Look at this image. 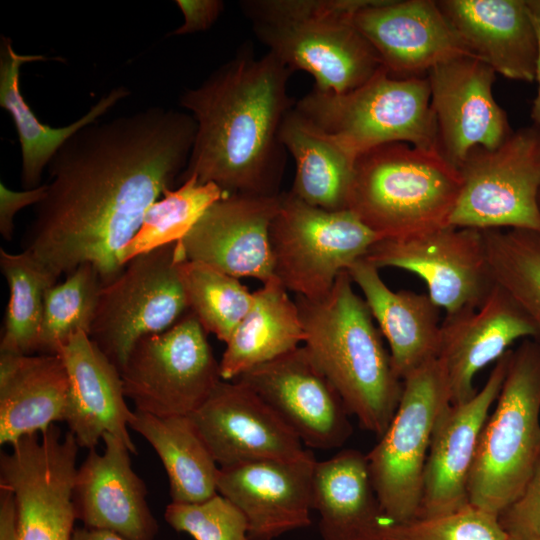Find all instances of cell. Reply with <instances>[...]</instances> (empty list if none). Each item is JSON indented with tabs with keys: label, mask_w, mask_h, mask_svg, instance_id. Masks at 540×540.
Wrapping results in <instances>:
<instances>
[{
	"label": "cell",
	"mask_w": 540,
	"mask_h": 540,
	"mask_svg": "<svg viewBox=\"0 0 540 540\" xmlns=\"http://www.w3.org/2000/svg\"><path fill=\"white\" fill-rule=\"evenodd\" d=\"M226 195L214 183L200 184L192 175L177 189L166 190L146 211L142 224L123 252V264L135 256L181 240L204 211Z\"/></svg>",
	"instance_id": "cell-37"
},
{
	"label": "cell",
	"mask_w": 540,
	"mask_h": 540,
	"mask_svg": "<svg viewBox=\"0 0 540 540\" xmlns=\"http://www.w3.org/2000/svg\"><path fill=\"white\" fill-rule=\"evenodd\" d=\"M295 108L356 158L398 142L438 149L426 76L397 78L381 67L366 83L343 94L313 88Z\"/></svg>",
	"instance_id": "cell-7"
},
{
	"label": "cell",
	"mask_w": 540,
	"mask_h": 540,
	"mask_svg": "<svg viewBox=\"0 0 540 540\" xmlns=\"http://www.w3.org/2000/svg\"><path fill=\"white\" fill-rule=\"evenodd\" d=\"M536 337L531 319L496 283L479 308L446 315L438 359L446 373L451 404L473 397L476 374L498 361L515 341Z\"/></svg>",
	"instance_id": "cell-22"
},
{
	"label": "cell",
	"mask_w": 540,
	"mask_h": 540,
	"mask_svg": "<svg viewBox=\"0 0 540 540\" xmlns=\"http://www.w3.org/2000/svg\"><path fill=\"white\" fill-rule=\"evenodd\" d=\"M347 271L388 342L393 370L401 380L438 358L440 308L428 294L391 290L381 279L379 269L364 258Z\"/></svg>",
	"instance_id": "cell-26"
},
{
	"label": "cell",
	"mask_w": 540,
	"mask_h": 540,
	"mask_svg": "<svg viewBox=\"0 0 540 540\" xmlns=\"http://www.w3.org/2000/svg\"><path fill=\"white\" fill-rule=\"evenodd\" d=\"M120 374L135 410L159 417L190 416L222 380L206 331L191 311L171 328L141 338Z\"/></svg>",
	"instance_id": "cell-11"
},
{
	"label": "cell",
	"mask_w": 540,
	"mask_h": 540,
	"mask_svg": "<svg viewBox=\"0 0 540 540\" xmlns=\"http://www.w3.org/2000/svg\"><path fill=\"white\" fill-rule=\"evenodd\" d=\"M402 381L394 416L366 454L374 489L392 524L418 516L432 434L440 414L451 404L448 380L438 358Z\"/></svg>",
	"instance_id": "cell-8"
},
{
	"label": "cell",
	"mask_w": 540,
	"mask_h": 540,
	"mask_svg": "<svg viewBox=\"0 0 540 540\" xmlns=\"http://www.w3.org/2000/svg\"><path fill=\"white\" fill-rule=\"evenodd\" d=\"M376 268L412 272L446 315L477 309L494 286L482 230L444 226L377 241L364 256Z\"/></svg>",
	"instance_id": "cell-14"
},
{
	"label": "cell",
	"mask_w": 540,
	"mask_h": 540,
	"mask_svg": "<svg viewBox=\"0 0 540 540\" xmlns=\"http://www.w3.org/2000/svg\"><path fill=\"white\" fill-rule=\"evenodd\" d=\"M184 22L171 35H185L208 30L224 10L221 0H176Z\"/></svg>",
	"instance_id": "cell-41"
},
{
	"label": "cell",
	"mask_w": 540,
	"mask_h": 540,
	"mask_svg": "<svg viewBox=\"0 0 540 540\" xmlns=\"http://www.w3.org/2000/svg\"><path fill=\"white\" fill-rule=\"evenodd\" d=\"M102 286L97 269L84 263L46 290L38 353L58 355L77 332L89 335Z\"/></svg>",
	"instance_id": "cell-36"
},
{
	"label": "cell",
	"mask_w": 540,
	"mask_h": 540,
	"mask_svg": "<svg viewBox=\"0 0 540 540\" xmlns=\"http://www.w3.org/2000/svg\"><path fill=\"white\" fill-rule=\"evenodd\" d=\"M275 278L253 292L252 304L226 343L219 362L222 380L272 361L304 342L299 309Z\"/></svg>",
	"instance_id": "cell-31"
},
{
	"label": "cell",
	"mask_w": 540,
	"mask_h": 540,
	"mask_svg": "<svg viewBox=\"0 0 540 540\" xmlns=\"http://www.w3.org/2000/svg\"><path fill=\"white\" fill-rule=\"evenodd\" d=\"M313 453L220 468L217 491L246 517L251 540H274L311 525Z\"/></svg>",
	"instance_id": "cell-21"
},
{
	"label": "cell",
	"mask_w": 540,
	"mask_h": 540,
	"mask_svg": "<svg viewBox=\"0 0 540 540\" xmlns=\"http://www.w3.org/2000/svg\"><path fill=\"white\" fill-rule=\"evenodd\" d=\"M236 379L265 401L309 448L342 447L352 433L347 407L304 346Z\"/></svg>",
	"instance_id": "cell-15"
},
{
	"label": "cell",
	"mask_w": 540,
	"mask_h": 540,
	"mask_svg": "<svg viewBox=\"0 0 540 540\" xmlns=\"http://www.w3.org/2000/svg\"><path fill=\"white\" fill-rule=\"evenodd\" d=\"M454 227L540 232V128L512 132L496 149L476 147L459 166Z\"/></svg>",
	"instance_id": "cell-12"
},
{
	"label": "cell",
	"mask_w": 540,
	"mask_h": 540,
	"mask_svg": "<svg viewBox=\"0 0 540 540\" xmlns=\"http://www.w3.org/2000/svg\"><path fill=\"white\" fill-rule=\"evenodd\" d=\"M467 53L496 74L535 81L538 39L527 0H439Z\"/></svg>",
	"instance_id": "cell-24"
},
{
	"label": "cell",
	"mask_w": 540,
	"mask_h": 540,
	"mask_svg": "<svg viewBox=\"0 0 540 540\" xmlns=\"http://www.w3.org/2000/svg\"><path fill=\"white\" fill-rule=\"evenodd\" d=\"M280 202L281 193L226 194L177 242L186 260L264 284L275 279L269 230Z\"/></svg>",
	"instance_id": "cell-17"
},
{
	"label": "cell",
	"mask_w": 540,
	"mask_h": 540,
	"mask_svg": "<svg viewBox=\"0 0 540 540\" xmlns=\"http://www.w3.org/2000/svg\"><path fill=\"white\" fill-rule=\"evenodd\" d=\"M220 468L268 459H297L309 451L249 386L220 380L189 416Z\"/></svg>",
	"instance_id": "cell-18"
},
{
	"label": "cell",
	"mask_w": 540,
	"mask_h": 540,
	"mask_svg": "<svg viewBox=\"0 0 540 540\" xmlns=\"http://www.w3.org/2000/svg\"><path fill=\"white\" fill-rule=\"evenodd\" d=\"M461 186L438 149L384 144L357 158L348 209L381 239L405 237L449 226Z\"/></svg>",
	"instance_id": "cell-5"
},
{
	"label": "cell",
	"mask_w": 540,
	"mask_h": 540,
	"mask_svg": "<svg viewBox=\"0 0 540 540\" xmlns=\"http://www.w3.org/2000/svg\"><path fill=\"white\" fill-rule=\"evenodd\" d=\"M311 493L322 540H383L392 524L380 505L366 455L358 450L316 460Z\"/></svg>",
	"instance_id": "cell-27"
},
{
	"label": "cell",
	"mask_w": 540,
	"mask_h": 540,
	"mask_svg": "<svg viewBox=\"0 0 540 540\" xmlns=\"http://www.w3.org/2000/svg\"><path fill=\"white\" fill-rule=\"evenodd\" d=\"M507 540H540V537H536V536H512V535H508Z\"/></svg>",
	"instance_id": "cell-46"
},
{
	"label": "cell",
	"mask_w": 540,
	"mask_h": 540,
	"mask_svg": "<svg viewBox=\"0 0 540 540\" xmlns=\"http://www.w3.org/2000/svg\"><path fill=\"white\" fill-rule=\"evenodd\" d=\"M195 133L190 113L161 106L81 128L47 166L23 251L55 284L84 263L111 283L147 209L185 170Z\"/></svg>",
	"instance_id": "cell-1"
},
{
	"label": "cell",
	"mask_w": 540,
	"mask_h": 540,
	"mask_svg": "<svg viewBox=\"0 0 540 540\" xmlns=\"http://www.w3.org/2000/svg\"><path fill=\"white\" fill-rule=\"evenodd\" d=\"M538 203H539V209H540V193H539V197H538Z\"/></svg>",
	"instance_id": "cell-47"
},
{
	"label": "cell",
	"mask_w": 540,
	"mask_h": 540,
	"mask_svg": "<svg viewBox=\"0 0 540 540\" xmlns=\"http://www.w3.org/2000/svg\"><path fill=\"white\" fill-rule=\"evenodd\" d=\"M269 239L275 278L298 296L319 299L381 237L349 209H322L283 192Z\"/></svg>",
	"instance_id": "cell-9"
},
{
	"label": "cell",
	"mask_w": 540,
	"mask_h": 540,
	"mask_svg": "<svg viewBox=\"0 0 540 540\" xmlns=\"http://www.w3.org/2000/svg\"><path fill=\"white\" fill-rule=\"evenodd\" d=\"M540 459V343L511 350L506 375L478 439L469 504L497 516L523 491Z\"/></svg>",
	"instance_id": "cell-6"
},
{
	"label": "cell",
	"mask_w": 540,
	"mask_h": 540,
	"mask_svg": "<svg viewBox=\"0 0 540 540\" xmlns=\"http://www.w3.org/2000/svg\"><path fill=\"white\" fill-rule=\"evenodd\" d=\"M497 515L470 504L448 514L389 524L383 540H507Z\"/></svg>",
	"instance_id": "cell-38"
},
{
	"label": "cell",
	"mask_w": 540,
	"mask_h": 540,
	"mask_svg": "<svg viewBox=\"0 0 540 540\" xmlns=\"http://www.w3.org/2000/svg\"><path fill=\"white\" fill-rule=\"evenodd\" d=\"M511 350L492 369L483 387L470 399L450 404L435 425L424 469L417 518L455 512L467 506L468 480L478 439L500 393Z\"/></svg>",
	"instance_id": "cell-20"
},
{
	"label": "cell",
	"mask_w": 540,
	"mask_h": 540,
	"mask_svg": "<svg viewBox=\"0 0 540 540\" xmlns=\"http://www.w3.org/2000/svg\"><path fill=\"white\" fill-rule=\"evenodd\" d=\"M293 71L273 53L256 57L244 46L201 84L185 90L179 104L196 122L187 166L225 194L277 195L286 149L281 124L295 101L288 94Z\"/></svg>",
	"instance_id": "cell-2"
},
{
	"label": "cell",
	"mask_w": 540,
	"mask_h": 540,
	"mask_svg": "<svg viewBox=\"0 0 540 540\" xmlns=\"http://www.w3.org/2000/svg\"><path fill=\"white\" fill-rule=\"evenodd\" d=\"M494 283L506 290L531 319L540 343V232L482 230Z\"/></svg>",
	"instance_id": "cell-34"
},
{
	"label": "cell",
	"mask_w": 540,
	"mask_h": 540,
	"mask_svg": "<svg viewBox=\"0 0 540 540\" xmlns=\"http://www.w3.org/2000/svg\"><path fill=\"white\" fill-rule=\"evenodd\" d=\"M47 59L43 55L19 54L14 50L12 39L1 36L0 106L9 112L17 130L21 147L20 180L24 190L41 185L44 168L72 135L99 120L130 94L128 88L117 86L101 97L87 113L67 126L54 128L42 123L21 93L20 69L25 63Z\"/></svg>",
	"instance_id": "cell-29"
},
{
	"label": "cell",
	"mask_w": 540,
	"mask_h": 540,
	"mask_svg": "<svg viewBox=\"0 0 540 540\" xmlns=\"http://www.w3.org/2000/svg\"><path fill=\"white\" fill-rule=\"evenodd\" d=\"M69 378L59 355L0 352V443L65 421Z\"/></svg>",
	"instance_id": "cell-28"
},
{
	"label": "cell",
	"mask_w": 540,
	"mask_h": 540,
	"mask_svg": "<svg viewBox=\"0 0 540 540\" xmlns=\"http://www.w3.org/2000/svg\"><path fill=\"white\" fill-rule=\"evenodd\" d=\"M179 274L189 311L206 332L227 343L248 312L253 292L238 278L196 261L183 260Z\"/></svg>",
	"instance_id": "cell-35"
},
{
	"label": "cell",
	"mask_w": 540,
	"mask_h": 540,
	"mask_svg": "<svg viewBox=\"0 0 540 540\" xmlns=\"http://www.w3.org/2000/svg\"><path fill=\"white\" fill-rule=\"evenodd\" d=\"M46 191V183L22 191L11 190L3 182L0 183V233L5 240L13 238L16 213L24 207L38 204L45 197Z\"/></svg>",
	"instance_id": "cell-42"
},
{
	"label": "cell",
	"mask_w": 540,
	"mask_h": 540,
	"mask_svg": "<svg viewBox=\"0 0 540 540\" xmlns=\"http://www.w3.org/2000/svg\"><path fill=\"white\" fill-rule=\"evenodd\" d=\"M164 517L174 530L194 540H251L244 514L219 493L199 503L171 502Z\"/></svg>",
	"instance_id": "cell-39"
},
{
	"label": "cell",
	"mask_w": 540,
	"mask_h": 540,
	"mask_svg": "<svg viewBox=\"0 0 540 540\" xmlns=\"http://www.w3.org/2000/svg\"><path fill=\"white\" fill-rule=\"evenodd\" d=\"M347 270L319 299L296 295L304 347L361 427L381 436L398 407L403 381Z\"/></svg>",
	"instance_id": "cell-3"
},
{
	"label": "cell",
	"mask_w": 540,
	"mask_h": 540,
	"mask_svg": "<svg viewBox=\"0 0 540 540\" xmlns=\"http://www.w3.org/2000/svg\"><path fill=\"white\" fill-rule=\"evenodd\" d=\"M369 0H245L243 14L259 41L314 89L343 94L366 83L381 61L354 24Z\"/></svg>",
	"instance_id": "cell-4"
},
{
	"label": "cell",
	"mask_w": 540,
	"mask_h": 540,
	"mask_svg": "<svg viewBox=\"0 0 540 540\" xmlns=\"http://www.w3.org/2000/svg\"><path fill=\"white\" fill-rule=\"evenodd\" d=\"M353 21L393 77L426 76L442 62L470 56L434 0H369Z\"/></svg>",
	"instance_id": "cell-19"
},
{
	"label": "cell",
	"mask_w": 540,
	"mask_h": 540,
	"mask_svg": "<svg viewBox=\"0 0 540 540\" xmlns=\"http://www.w3.org/2000/svg\"><path fill=\"white\" fill-rule=\"evenodd\" d=\"M437 125L438 149L459 168L476 147L498 148L512 133L492 87L495 71L471 56H460L427 74Z\"/></svg>",
	"instance_id": "cell-16"
},
{
	"label": "cell",
	"mask_w": 540,
	"mask_h": 540,
	"mask_svg": "<svg viewBox=\"0 0 540 540\" xmlns=\"http://www.w3.org/2000/svg\"><path fill=\"white\" fill-rule=\"evenodd\" d=\"M498 518L508 535L540 537V459L521 494Z\"/></svg>",
	"instance_id": "cell-40"
},
{
	"label": "cell",
	"mask_w": 540,
	"mask_h": 540,
	"mask_svg": "<svg viewBox=\"0 0 540 540\" xmlns=\"http://www.w3.org/2000/svg\"><path fill=\"white\" fill-rule=\"evenodd\" d=\"M78 446L54 424L0 456V486L14 495L20 540H72Z\"/></svg>",
	"instance_id": "cell-13"
},
{
	"label": "cell",
	"mask_w": 540,
	"mask_h": 540,
	"mask_svg": "<svg viewBox=\"0 0 540 540\" xmlns=\"http://www.w3.org/2000/svg\"><path fill=\"white\" fill-rule=\"evenodd\" d=\"M58 355L69 378L65 422L78 446L94 449L109 433L136 454L128 433L133 411L125 402L119 370L83 331L71 336Z\"/></svg>",
	"instance_id": "cell-25"
},
{
	"label": "cell",
	"mask_w": 540,
	"mask_h": 540,
	"mask_svg": "<svg viewBox=\"0 0 540 540\" xmlns=\"http://www.w3.org/2000/svg\"><path fill=\"white\" fill-rule=\"evenodd\" d=\"M0 540H20L13 493L0 486Z\"/></svg>",
	"instance_id": "cell-43"
},
{
	"label": "cell",
	"mask_w": 540,
	"mask_h": 540,
	"mask_svg": "<svg viewBox=\"0 0 540 540\" xmlns=\"http://www.w3.org/2000/svg\"><path fill=\"white\" fill-rule=\"evenodd\" d=\"M279 140L296 163L289 192L315 207L331 211L348 209L357 158L295 106L281 124Z\"/></svg>",
	"instance_id": "cell-30"
},
{
	"label": "cell",
	"mask_w": 540,
	"mask_h": 540,
	"mask_svg": "<svg viewBox=\"0 0 540 540\" xmlns=\"http://www.w3.org/2000/svg\"><path fill=\"white\" fill-rule=\"evenodd\" d=\"M0 268L9 287L0 352L32 355L38 351L44 295L55 283L26 251L1 248Z\"/></svg>",
	"instance_id": "cell-33"
},
{
	"label": "cell",
	"mask_w": 540,
	"mask_h": 540,
	"mask_svg": "<svg viewBox=\"0 0 540 540\" xmlns=\"http://www.w3.org/2000/svg\"><path fill=\"white\" fill-rule=\"evenodd\" d=\"M527 5L538 39V58L535 75V81L537 82L538 88L532 107V118L536 126L540 128V0H527Z\"/></svg>",
	"instance_id": "cell-44"
},
{
	"label": "cell",
	"mask_w": 540,
	"mask_h": 540,
	"mask_svg": "<svg viewBox=\"0 0 540 540\" xmlns=\"http://www.w3.org/2000/svg\"><path fill=\"white\" fill-rule=\"evenodd\" d=\"M105 448L90 449L77 468L73 502L83 526L112 531L127 540H154L158 523L146 500L147 489L131 466L130 450L105 433Z\"/></svg>",
	"instance_id": "cell-23"
},
{
	"label": "cell",
	"mask_w": 540,
	"mask_h": 540,
	"mask_svg": "<svg viewBox=\"0 0 540 540\" xmlns=\"http://www.w3.org/2000/svg\"><path fill=\"white\" fill-rule=\"evenodd\" d=\"M178 242L133 257L103 285L89 337L121 372L143 337L171 328L189 312L179 265Z\"/></svg>",
	"instance_id": "cell-10"
},
{
	"label": "cell",
	"mask_w": 540,
	"mask_h": 540,
	"mask_svg": "<svg viewBox=\"0 0 540 540\" xmlns=\"http://www.w3.org/2000/svg\"><path fill=\"white\" fill-rule=\"evenodd\" d=\"M72 540H127L108 530L78 527L74 529Z\"/></svg>",
	"instance_id": "cell-45"
},
{
	"label": "cell",
	"mask_w": 540,
	"mask_h": 540,
	"mask_svg": "<svg viewBox=\"0 0 540 540\" xmlns=\"http://www.w3.org/2000/svg\"><path fill=\"white\" fill-rule=\"evenodd\" d=\"M128 425L161 459L173 503H199L218 493L220 467L189 416L159 417L135 410Z\"/></svg>",
	"instance_id": "cell-32"
}]
</instances>
